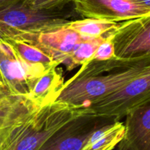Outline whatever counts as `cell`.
<instances>
[{"mask_svg":"<svg viewBox=\"0 0 150 150\" xmlns=\"http://www.w3.org/2000/svg\"><path fill=\"white\" fill-rule=\"evenodd\" d=\"M90 113L61 101L39 105L18 96L0 127V150H38L70 122Z\"/></svg>","mask_w":150,"mask_h":150,"instance_id":"obj_1","label":"cell"},{"mask_svg":"<svg viewBox=\"0 0 150 150\" xmlns=\"http://www.w3.org/2000/svg\"><path fill=\"white\" fill-rule=\"evenodd\" d=\"M150 60V54L131 59L122 67L109 73H78L64 82L57 101L88 107L122 89L137 76Z\"/></svg>","mask_w":150,"mask_h":150,"instance_id":"obj_2","label":"cell"},{"mask_svg":"<svg viewBox=\"0 0 150 150\" xmlns=\"http://www.w3.org/2000/svg\"><path fill=\"white\" fill-rule=\"evenodd\" d=\"M62 10H40L23 0H3L0 1V36L35 35L64 27L72 20Z\"/></svg>","mask_w":150,"mask_h":150,"instance_id":"obj_3","label":"cell"},{"mask_svg":"<svg viewBox=\"0 0 150 150\" xmlns=\"http://www.w3.org/2000/svg\"><path fill=\"white\" fill-rule=\"evenodd\" d=\"M53 67L27 62L0 36V77L10 95L29 98L38 79Z\"/></svg>","mask_w":150,"mask_h":150,"instance_id":"obj_4","label":"cell"},{"mask_svg":"<svg viewBox=\"0 0 150 150\" xmlns=\"http://www.w3.org/2000/svg\"><path fill=\"white\" fill-rule=\"evenodd\" d=\"M150 101V60L144 68L117 92L87 107L91 113L120 120Z\"/></svg>","mask_w":150,"mask_h":150,"instance_id":"obj_5","label":"cell"},{"mask_svg":"<svg viewBox=\"0 0 150 150\" xmlns=\"http://www.w3.org/2000/svg\"><path fill=\"white\" fill-rule=\"evenodd\" d=\"M115 56L132 59L150 54V15L120 22L111 32Z\"/></svg>","mask_w":150,"mask_h":150,"instance_id":"obj_6","label":"cell"},{"mask_svg":"<svg viewBox=\"0 0 150 150\" xmlns=\"http://www.w3.org/2000/svg\"><path fill=\"white\" fill-rule=\"evenodd\" d=\"M74 10L82 18L121 22L150 15V8L137 0H73Z\"/></svg>","mask_w":150,"mask_h":150,"instance_id":"obj_7","label":"cell"},{"mask_svg":"<svg viewBox=\"0 0 150 150\" xmlns=\"http://www.w3.org/2000/svg\"><path fill=\"white\" fill-rule=\"evenodd\" d=\"M114 120L91 112L83 114L66 125L41 150H83L97 129Z\"/></svg>","mask_w":150,"mask_h":150,"instance_id":"obj_8","label":"cell"},{"mask_svg":"<svg viewBox=\"0 0 150 150\" xmlns=\"http://www.w3.org/2000/svg\"><path fill=\"white\" fill-rule=\"evenodd\" d=\"M67 25L48 32L10 38H21L38 45L49 54L59 64H63L66 67L69 57L76 45L84 38H88L79 35Z\"/></svg>","mask_w":150,"mask_h":150,"instance_id":"obj_9","label":"cell"},{"mask_svg":"<svg viewBox=\"0 0 150 150\" xmlns=\"http://www.w3.org/2000/svg\"><path fill=\"white\" fill-rule=\"evenodd\" d=\"M125 136L117 145L120 150H150V101L125 116Z\"/></svg>","mask_w":150,"mask_h":150,"instance_id":"obj_10","label":"cell"},{"mask_svg":"<svg viewBox=\"0 0 150 150\" xmlns=\"http://www.w3.org/2000/svg\"><path fill=\"white\" fill-rule=\"evenodd\" d=\"M64 83L62 70L53 67L38 79L29 98L39 105L51 103L56 101Z\"/></svg>","mask_w":150,"mask_h":150,"instance_id":"obj_11","label":"cell"},{"mask_svg":"<svg viewBox=\"0 0 150 150\" xmlns=\"http://www.w3.org/2000/svg\"><path fill=\"white\" fill-rule=\"evenodd\" d=\"M125 130V124L120 120L106 123L92 133L83 150L115 149L124 138Z\"/></svg>","mask_w":150,"mask_h":150,"instance_id":"obj_12","label":"cell"},{"mask_svg":"<svg viewBox=\"0 0 150 150\" xmlns=\"http://www.w3.org/2000/svg\"><path fill=\"white\" fill-rule=\"evenodd\" d=\"M1 37L6 38L12 44L18 54L27 62L51 67H58L59 65L49 54L32 42L18 38Z\"/></svg>","mask_w":150,"mask_h":150,"instance_id":"obj_13","label":"cell"},{"mask_svg":"<svg viewBox=\"0 0 150 150\" xmlns=\"http://www.w3.org/2000/svg\"><path fill=\"white\" fill-rule=\"evenodd\" d=\"M119 24L120 22L85 18L81 20L71 21L67 26L81 36L95 38L108 36Z\"/></svg>","mask_w":150,"mask_h":150,"instance_id":"obj_14","label":"cell"},{"mask_svg":"<svg viewBox=\"0 0 150 150\" xmlns=\"http://www.w3.org/2000/svg\"><path fill=\"white\" fill-rule=\"evenodd\" d=\"M106 37L84 38L81 40L75 47L69 57L68 63L66 66L67 70H71L78 66L82 65L90 61L98 47Z\"/></svg>","mask_w":150,"mask_h":150,"instance_id":"obj_15","label":"cell"},{"mask_svg":"<svg viewBox=\"0 0 150 150\" xmlns=\"http://www.w3.org/2000/svg\"><path fill=\"white\" fill-rule=\"evenodd\" d=\"M115 57L114 42L112 41L111 35H110L100 44L90 61H105Z\"/></svg>","mask_w":150,"mask_h":150,"instance_id":"obj_16","label":"cell"},{"mask_svg":"<svg viewBox=\"0 0 150 150\" xmlns=\"http://www.w3.org/2000/svg\"><path fill=\"white\" fill-rule=\"evenodd\" d=\"M32 7L40 10H54L63 9L73 0H23Z\"/></svg>","mask_w":150,"mask_h":150,"instance_id":"obj_17","label":"cell"},{"mask_svg":"<svg viewBox=\"0 0 150 150\" xmlns=\"http://www.w3.org/2000/svg\"><path fill=\"white\" fill-rule=\"evenodd\" d=\"M17 98L18 96L10 95L0 101V127L2 125L4 120H5L7 114L10 111Z\"/></svg>","mask_w":150,"mask_h":150,"instance_id":"obj_18","label":"cell"},{"mask_svg":"<svg viewBox=\"0 0 150 150\" xmlns=\"http://www.w3.org/2000/svg\"><path fill=\"white\" fill-rule=\"evenodd\" d=\"M10 94L7 92V89L4 86V83H3L2 81H1V77H0V101L4 100V98H7V96H10Z\"/></svg>","mask_w":150,"mask_h":150,"instance_id":"obj_19","label":"cell"},{"mask_svg":"<svg viewBox=\"0 0 150 150\" xmlns=\"http://www.w3.org/2000/svg\"><path fill=\"white\" fill-rule=\"evenodd\" d=\"M137 1L142 4H143V5L150 8V0H137Z\"/></svg>","mask_w":150,"mask_h":150,"instance_id":"obj_20","label":"cell"},{"mask_svg":"<svg viewBox=\"0 0 150 150\" xmlns=\"http://www.w3.org/2000/svg\"><path fill=\"white\" fill-rule=\"evenodd\" d=\"M3 1V0H0V1Z\"/></svg>","mask_w":150,"mask_h":150,"instance_id":"obj_21","label":"cell"}]
</instances>
